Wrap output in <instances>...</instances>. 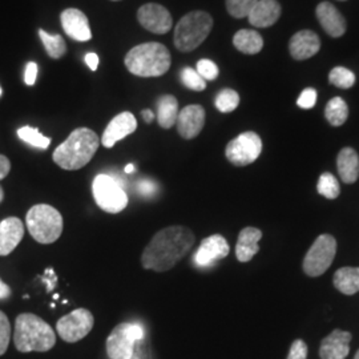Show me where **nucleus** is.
<instances>
[{"label":"nucleus","instance_id":"f257e3e1","mask_svg":"<svg viewBox=\"0 0 359 359\" xmlns=\"http://www.w3.org/2000/svg\"><path fill=\"white\" fill-rule=\"evenodd\" d=\"M194 241L193 231L181 225L157 231L142 252V268L154 271H168L175 268L192 249Z\"/></svg>","mask_w":359,"mask_h":359},{"label":"nucleus","instance_id":"f03ea898","mask_svg":"<svg viewBox=\"0 0 359 359\" xmlns=\"http://www.w3.org/2000/svg\"><path fill=\"white\" fill-rule=\"evenodd\" d=\"M100 147V139L90 128H77L60 144L52 154L55 164L65 170L86 167Z\"/></svg>","mask_w":359,"mask_h":359},{"label":"nucleus","instance_id":"7ed1b4c3","mask_svg":"<svg viewBox=\"0 0 359 359\" xmlns=\"http://www.w3.org/2000/svg\"><path fill=\"white\" fill-rule=\"evenodd\" d=\"M13 342L20 353H44L55 346L56 334L51 326L38 316L23 313L15 321Z\"/></svg>","mask_w":359,"mask_h":359},{"label":"nucleus","instance_id":"20e7f679","mask_svg":"<svg viewBox=\"0 0 359 359\" xmlns=\"http://www.w3.org/2000/svg\"><path fill=\"white\" fill-rule=\"evenodd\" d=\"M130 74L140 77H158L167 74L172 57L167 47L160 43H144L133 47L126 56Z\"/></svg>","mask_w":359,"mask_h":359},{"label":"nucleus","instance_id":"39448f33","mask_svg":"<svg viewBox=\"0 0 359 359\" xmlns=\"http://www.w3.org/2000/svg\"><path fill=\"white\" fill-rule=\"evenodd\" d=\"M27 229L39 244H52L63 233V217L57 209L48 204L34 205L26 216Z\"/></svg>","mask_w":359,"mask_h":359},{"label":"nucleus","instance_id":"423d86ee","mask_svg":"<svg viewBox=\"0 0 359 359\" xmlns=\"http://www.w3.org/2000/svg\"><path fill=\"white\" fill-rule=\"evenodd\" d=\"M213 27V19L205 11H193L181 18L175 29V46L181 52H192L203 44Z\"/></svg>","mask_w":359,"mask_h":359},{"label":"nucleus","instance_id":"0eeeda50","mask_svg":"<svg viewBox=\"0 0 359 359\" xmlns=\"http://www.w3.org/2000/svg\"><path fill=\"white\" fill-rule=\"evenodd\" d=\"M93 198L97 206L111 215L123 212L128 205V196L121 184L109 175H99L92 184Z\"/></svg>","mask_w":359,"mask_h":359},{"label":"nucleus","instance_id":"6e6552de","mask_svg":"<svg viewBox=\"0 0 359 359\" xmlns=\"http://www.w3.org/2000/svg\"><path fill=\"white\" fill-rule=\"evenodd\" d=\"M144 338L139 323L124 322L117 325L107 339V354L111 359H132L135 342Z\"/></svg>","mask_w":359,"mask_h":359},{"label":"nucleus","instance_id":"1a4fd4ad","mask_svg":"<svg viewBox=\"0 0 359 359\" xmlns=\"http://www.w3.org/2000/svg\"><path fill=\"white\" fill-rule=\"evenodd\" d=\"M337 241L330 234H321L309 249L304 259V271L309 277L322 276L333 264Z\"/></svg>","mask_w":359,"mask_h":359},{"label":"nucleus","instance_id":"9d476101","mask_svg":"<svg viewBox=\"0 0 359 359\" xmlns=\"http://www.w3.org/2000/svg\"><path fill=\"white\" fill-rule=\"evenodd\" d=\"M262 152V140L256 132H244L233 139L225 149L226 158L236 167L255 163Z\"/></svg>","mask_w":359,"mask_h":359},{"label":"nucleus","instance_id":"9b49d317","mask_svg":"<svg viewBox=\"0 0 359 359\" xmlns=\"http://www.w3.org/2000/svg\"><path fill=\"white\" fill-rule=\"evenodd\" d=\"M95 318L90 310L76 309L56 322V330L68 344H75L90 333Z\"/></svg>","mask_w":359,"mask_h":359},{"label":"nucleus","instance_id":"f8f14e48","mask_svg":"<svg viewBox=\"0 0 359 359\" xmlns=\"http://www.w3.org/2000/svg\"><path fill=\"white\" fill-rule=\"evenodd\" d=\"M137 20L147 31L157 35L167 34L173 26L172 15L167 8L157 3L144 4L137 11Z\"/></svg>","mask_w":359,"mask_h":359},{"label":"nucleus","instance_id":"ddd939ff","mask_svg":"<svg viewBox=\"0 0 359 359\" xmlns=\"http://www.w3.org/2000/svg\"><path fill=\"white\" fill-rule=\"evenodd\" d=\"M176 124L180 136L185 140H192L205 126V109L197 104L187 105L180 111Z\"/></svg>","mask_w":359,"mask_h":359},{"label":"nucleus","instance_id":"4468645a","mask_svg":"<svg viewBox=\"0 0 359 359\" xmlns=\"http://www.w3.org/2000/svg\"><path fill=\"white\" fill-rule=\"evenodd\" d=\"M229 252L231 248L228 241L221 234H213L201 241L198 250L194 255V262L201 268L212 266L218 259L228 257Z\"/></svg>","mask_w":359,"mask_h":359},{"label":"nucleus","instance_id":"2eb2a0df","mask_svg":"<svg viewBox=\"0 0 359 359\" xmlns=\"http://www.w3.org/2000/svg\"><path fill=\"white\" fill-rule=\"evenodd\" d=\"M137 128V120L130 112H123L115 116L102 136V144L105 148H112L115 144L129 135H132Z\"/></svg>","mask_w":359,"mask_h":359},{"label":"nucleus","instance_id":"dca6fc26","mask_svg":"<svg viewBox=\"0 0 359 359\" xmlns=\"http://www.w3.org/2000/svg\"><path fill=\"white\" fill-rule=\"evenodd\" d=\"M60 22L65 34L76 41H88L92 39L88 18L77 8H67L60 15Z\"/></svg>","mask_w":359,"mask_h":359},{"label":"nucleus","instance_id":"f3484780","mask_svg":"<svg viewBox=\"0 0 359 359\" xmlns=\"http://www.w3.org/2000/svg\"><path fill=\"white\" fill-rule=\"evenodd\" d=\"M321 41L316 32L310 29H302L293 35L289 43L290 55L295 60H306L320 51Z\"/></svg>","mask_w":359,"mask_h":359},{"label":"nucleus","instance_id":"a211bd4d","mask_svg":"<svg viewBox=\"0 0 359 359\" xmlns=\"http://www.w3.org/2000/svg\"><path fill=\"white\" fill-rule=\"evenodd\" d=\"M351 334L344 330H334L323 338L320 347L321 359H345L350 353Z\"/></svg>","mask_w":359,"mask_h":359},{"label":"nucleus","instance_id":"6ab92c4d","mask_svg":"<svg viewBox=\"0 0 359 359\" xmlns=\"http://www.w3.org/2000/svg\"><path fill=\"white\" fill-rule=\"evenodd\" d=\"M25 236V225L18 217H8L0 222V256H8L20 244Z\"/></svg>","mask_w":359,"mask_h":359},{"label":"nucleus","instance_id":"aec40b11","mask_svg":"<svg viewBox=\"0 0 359 359\" xmlns=\"http://www.w3.org/2000/svg\"><path fill=\"white\" fill-rule=\"evenodd\" d=\"M322 28L333 38H339L346 32V20L332 3L322 1L316 10Z\"/></svg>","mask_w":359,"mask_h":359},{"label":"nucleus","instance_id":"412c9836","mask_svg":"<svg viewBox=\"0 0 359 359\" xmlns=\"http://www.w3.org/2000/svg\"><path fill=\"white\" fill-rule=\"evenodd\" d=\"M281 16V6L277 0H258L249 13V23L257 28H266L277 23Z\"/></svg>","mask_w":359,"mask_h":359},{"label":"nucleus","instance_id":"4be33fe9","mask_svg":"<svg viewBox=\"0 0 359 359\" xmlns=\"http://www.w3.org/2000/svg\"><path fill=\"white\" fill-rule=\"evenodd\" d=\"M262 238V231L253 226H248L240 231L236 245V256L240 262H249L259 252L258 243Z\"/></svg>","mask_w":359,"mask_h":359},{"label":"nucleus","instance_id":"5701e85b","mask_svg":"<svg viewBox=\"0 0 359 359\" xmlns=\"http://www.w3.org/2000/svg\"><path fill=\"white\" fill-rule=\"evenodd\" d=\"M337 168L344 182L354 184L359 177L358 154L353 148H344L337 157Z\"/></svg>","mask_w":359,"mask_h":359},{"label":"nucleus","instance_id":"b1692460","mask_svg":"<svg viewBox=\"0 0 359 359\" xmlns=\"http://www.w3.org/2000/svg\"><path fill=\"white\" fill-rule=\"evenodd\" d=\"M179 117V102L172 95H164L157 102V121L160 127L170 129Z\"/></svg>","mask_w":359,"mask_h":359},{"label":"nucleus","instance_id":"393cba45","mask_svg":"<svg viewBox=\"0 0 359 359\" xmlns=\"http://www.w3.org/2000/svg\"><path fill=\"white\" fill-rule=\"evenodd\" d=\"M334 286L344 294L353 295L359 292V268L345 266L335 271Z\"/></svg>","mask_w":359,"mask_h":359},{"label":"nucleus","instance_id":"a878e982","mask_svg":"<svg viewBox=\"0 0 359 359\" xmlns=\"http://www.w3.org/2000/svg\"><path fill=\"white\" fill-rule=\"evenodd\" d=\"M234 47L246 55H256L264 47V39L253 29H240L233 38Z\"/></svg>","mask_w":359,"mask_h":359},{"label":"nucleus","instance_id":"bb28decb","mask_svg":"<svg viewBox=\"0 0 359 359\" xmlns=\"http://www.w3.org/2000/svg\"><path fill=\"white\" fill-rule=\"evenodd\" d=\"M325 116L334 127L345 124L348 117V107L346 102L342 97H333L325 108Z\"/></svg>","mask_w":359,"mask_h":359},{"label":"nucleus","instance_id":"cd10ccee","mask_svg":"<svg viewBox=\"0 0 359 359\" xmlns=\"http://www.w3.org/2000/svg\"><path fill=\"white\" fill-rule=\"evenodd\" d=\"M39 36L50 57L60 59L65 56L67 52V44L62 35H51L44 29H39Z\"/></svg>","mask_w":359,"mask_h":359},{"label":"nucleus","instance_id":"c85d7f7f","mask_svg":"<svg viewBox=\"0 0 359 359\" xmlns=\"http://www.w3.org/2000/svg\"><path fill=\"white\" fill-rule=\"evenodd\" d=\"M18 136L20 140L35 147V148H40V149H47L51 144V139L43 136L39 129L32 128V127H22L18 129Z\"/></svg>","mask_w":359,"mask_h":359},{"label":"nucleus","instance_id":"c756f323","mask_svg":"<svg viewBox=\"0 0 359 359\" xmlns=\"http://www.w3.org/2000/svg\"><path fill=\"white\" fill-rule=\"evenodd\" d=\"M317 191L323 197H326L329 200H334L339 196L341 187H339L338 180L335 179V176H333L329 172H326V173H322L321 177L318 180Z\"/></svg>","mask_w":359,"mask_h":359},{"label":"nucleus","instance_id":"7c9ffc66","mask_svg":"<svg viewBox=\"0 0 359 359\" xmlns=\"http://www.w3.org/2000/svg\"><path fill=\"white\" fill-rule=\"evenodd\" d=\"M240 104V95L234 90L225 88L218 92L216 97V108L222 114L233 112Z\"/></svg>","mask_w":359,"mask_h":359},{"label":"nucleus","instance_id":"2f4dec72","mask_svg":"<svg viewBox=\"0 0 359 359\" xmlns=\"http://www.w3.org/2000/svg\"><path fill=\"white\" fill-rule=\"evenodd\" d=\"M330 83L342 90H348L355 83V75L345 67H335L329 75Z\"/></svg>","mask_w":359,"mask_h":359},{"label":"nucleus","instance_id":"473e14b6","mask_svg":"<svg viewBox=\"0 0 359 359\" xmlns=\"http://www.w3.org/2000/svg\"><path fill=\"white\" fill-rule=\"evenodd\" d=\"M258 0H226V10L233 18H248Z\"/></svg>","mask_w":359,"mask_h":359},{"label":"nucleus","instance_id":"72a5a7b5","mask_svg":"<svg viewBox=\"0 0 359 359\" xmlns=\"http://www.w3.org/2000/svg\"><path fill=\"white\" fill-rule=\"evenodd\" d=\"M181 81L187 88L196 90V92H201V90L206 88L205 80L198 75V72L196 69H193L191 67H187L181 71Z\"/></svg>","mask_w":359,"mask_h":359},{"label":"nucleus","instance_id":"f704fd0d","mask_svg":"<svg viewBox=\"0 0 359 359\" xmlns=\"http://www.w3.org/2000/svg\"><path fill=\"white\" fill-rule=\"evenodd\" d=\"M10 338H11V325L7 316L0 310V355H3L7 351L10 345Z\"/></svg>","mask_w":359,"mask_h":359},{"label":"nucleus","instance_id":"c9c22d12","mask_svg":"<svg viewBox=\"0 0 359 359\" xmlns=\"http://www.w3.org/2000/svg\"><path fill=\"white\" fill-rule=\"evenodd\" d=\"M196 71L198 72V75L203 77L205 81L206 80H209V81L216 80L218 77V74H219L216 63H213L212 60H208V59H201L197 63V69Z\"/></svg>","mask_w":359,"mask_h":359},{"label":"nucleus","instance_id":"e433bc0d","mask_svg":"<svg viewBox=\"0 0 359 359\" xmlns=\"http://www.w3.org/2000/svg\"><path fill=\"white\" fill-rule=\"evenodd\" d=\"M317 103V90L314 88H306L302 90V93L299 95L297 104L299 108L302 109H311Z\"/></svg>","mask_w":359,"mask_h":359},{"label":"nucleus","instance_id":"4c0bfd02","mask_svg":"<svg viewBox=\"0 0 359 359\" xmlns=\"http://www.w3.org/2000/svg\"><path fill=\"white\" fill-rule=\"evenodd\" d=\"M308 358V346L302 339H295L292 344L287 359H306Z\"/></svg>","mask_w":359,"mask_h":359},{"label":"nucleus","instance_id":"58836bf2","mask_svg":"<svg viewBox=\"0 0 359 359\" xmlns=\"http://www.w3.org/2000/svg\"><path fill=\"white\" fill-rule=\"evenodd\" d=\"M38 65L34 62H29L26 67V74H25V81L27 86H34L38 77Z\"/></svg>","mask_w":359,"mask_h":359},{"label":"nucleus","instance_id":"ea45409f","mask_svg":"<svg viewBox=\"0 0 359 359\" xmlns=\"http://www.w3.org/2000/svg\"><path fill=\"white\" fill-rule=\"evenodd\" d=\"M43 283H47V292L51 293L52 290L55 289V285L57 283V277L56 274L53 273V270L51 268L46 270V277H40Z\"/></svg>","mask_w":359,"mask_h":359},{"label":"nucleus","instance_id":"a19ab883","mask_svg":"<svg viewBox=\"0 0 359 359\" xmlns=\"http://www.w3.org/2000/svg\"><path fill=\"white\" fill-rule=\"evenodd\" d=\"M10 170H11L10 160L6 156L0 154V180L6 179L10 173Z\"/></svg>","mask_w":359,"mask_h":359},{"label":"nucleus","instance_id":"79ce46f5","mask_svg":"<svg viewBox=\"0 0 359 359\" xmlns=\"http://www.w3.org/2000/svg\"><path fill=\"white\" fill-rule=\"evenodd\" d=\"M99 56L96 55V53H93V52H88L87 55H86V63L88 65V68H90V71H96L97 69V67H99Z\"/></svg>","mask_w":359,"mask_h":359},{"label":"nucleus","instance_id":"37998d69","mask_svg":"<svg viewBox=\"0 0 359 359\" xmlns=\"http://www.w3.org/2000/svg\"><path fill=\"white\" fill-rule=\"evenodd\" d=\"M154 185L152 182H149V181H142L140 184H139V191L142 194H152L154 192Z\"/></svg>","mask_w":359,"mask_h":359},{"label":"nucleus","instance_id":"c03bdc74","mask_svg":"<svg viewBox=\"0 0 359 359\" xmlns=\"http://www.w3.org/2000/svg\"><path fill=\"white\" fill-rule=\"evenodd\" d=\"M10 295H11L10 286L0 280V299H7Z\"/></svg>","mask_w":359,"mask_h":359},{"label":"nucleus","instance_id":"a18cd8bd","mask_svg":"<svg viewBox=\"0 0 359 359\" xmlns=\"http://www.w3.org/2000/svg\"><path fill=\"white\" fill-rule=\"evenodd\" d=\"M142 118L145 120V123H148V124H151L152 121H154V114L151 111V109H144L142 112Z\"/></svg>","mask_w":359,"mask_h":359},{"label":"nucleus","instance_id":"49530a36","mask_svg":"<svg viewBox=\"0 0 359 359\" xmlns=\"http://www.w3.org/2000/svg\"><path fill=\"white\" fill-rule=\"evenodd\" d=\"M135 170H136V167H135L133 164H128V165L126 167V169H124V172H126V173H128V175L129 173H133Z\"/></svg>","mask_w":359,"mask_h":359},{"label":"nucleus","instance_id":"de8ad7c7","mask_svg":"<svg viewBox=\"0 0 359 359\" xmlns=\"http://www.w3.org/2000/svg\"><path fill=\"white\" fill-rule=\"evenodd\" d=\"M4 200V191H3V188L0 187V203Z\"/></svg>","mask_w":359,"mask_h":359},{"label":"nucleus","instance_id":"09e8293b","mask_svg":"<svg viewBox=\"0 0 359 359\" xmlns=\"http://www.w3.org/2000/svg\"><path fill=\"white\" fill-rule=\"evenodd\" d=\"M354 359H359V350L357 351V354H355V358Z\"/></svg>","mask_w":359,"mask_h":359},{"label":"nucleus","instance_id":"8fccbe9b","mask_svg":"<svg viewBox=\"0 0 359 359\" xmlns=\"http://www.w3.org/2000/svg\"><path fill=\"white\" fill-rule=\"evenodd\" d=\"M0 96H1V88H0Z\"/></svg>","mask_w":359,"mask_h":359},{"label":"nucleus","instance_id":"3c124183","mask_svg":"<svg viewBox=\"0 0 359 359\" xmlns=\"http://www.w3.org/2000/svg\"><path fill=\"white\" fill-rule=\"evenodd\" d=\"M114 1H117V0H114Z\"/></svg>","mask_w":359,"mask_h":359}]
</instances>
